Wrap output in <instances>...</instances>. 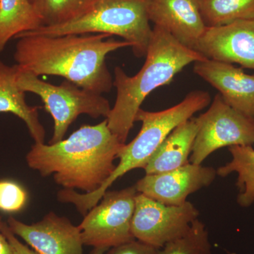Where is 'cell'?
<instances>
[{"instance_id":"cell-24","label":"cell","mask_w":254,"mask_h":254,"mask_svg":"<svg viewBox=\"0 0 254 254\" xmlns=\"http://www.w3.org/2000/svg\"><path fill=\"white\" fill-rule=\"evenodd\" d=\"M1 233L4 235L9 242L12 254H38L35 251L29 248L28 246L25 245L22 242L18 240L16 235L11 232L8 227L6 222L1 230Z\"/></svg>"},{"instance_id":"cell-25","label":"cell","mask_w":254,"mask_h":254,"mask_svg":"<svg viewBox=\"0 0 254 254\" xmlns=\"http://www.w3.org/2000/svg\"><path fill=\"white\" fill-rule=\"evenodd\" d=\"M0 254H12L9 242L1 232H0Z\"/></svg>"},{"instance_id":"cell-1","label":"cell","mask_w":254,"mask_h":254,"mask_svg":"<svg viewBox=\"0 0 254 254\" xmlns=\"http://www.w3.org/2000/svg\"><path fill=\"white\" fill-rule=\"evenodd\" d=\"M14 58L20 68L36 76H58L83 89L108 93L113 78L106 58L112 52L131 47L105 33L60 36H20Z\"/></svg>"},{"instance_id":"cell-12","label":"cell","mask_w":254,"mask_h":254,"mask_svg":"<svg viewBox=\"0 0 254 254\" xmlns=\"http://www.w3.org/2000/svg\"><path fill=\"white\" fill-rule=\"evenodd\" d=\"M195 51L206 59L254 70V18L207 28Z\"/></svg>"},{"instance_id":"cell-22","label":"cell","mask_w":254,"mask_h":254,"mask_svg":"<svg viewBox=\"0 0 254 254\" xmlns=\"http://www.w3.org/2000/svg\"><path fill=\"white\" fill-rule=\"evenodd\" d=\"M26 190L17 182L0 180V210L13 213L21 211L28 200Z\"/></svg>"},{"instance_id":"cell-16","label":"cell","mask_w":254,"mask_h":254,"mask_svg":"<svg viewBox=\"0 0 254 254\" xmlns=\"http://www.w3.org/2000/svg\"><path fill=\"white\" fill-rule=\"evenodd\" d=\"M198 128L196 118H191L177 127L148 160L143 169L145 175L171 171L190 163Z\"/></svg>"},{"instance_id":"cell-3","label":"cell","mask_w":254,"mask_h":254,"mask_svg":"<svg viewBox=\"0 0 254 254\" xmlns=\"http://www.w3.org/2000/svg\"><path fill=\"white\" fill-rule=\"evenodd\" d=\"M205 59L182 46L163 28L154 26L141 70L133 76H128L120 66L114 70L116 100L106 118L110 131L126 143L145 98L159 87L169 84L187 65Z\"/></svg>"},{"instance_id":"cell-28","label":"cell","mask_w":254,"mask_h":254,"mask_svg":"<svg viewBox=\"0 0 254 254\" xmlns=\"http://www.w3.org/2000/svg\"><path fill=\"white\" fill-rule=\"evenodd\" d=\"M4 224L5 222L3 221L2 219H1V217L0 216V232H1V230H2Z\"/></svg>"},{"instance_id":"cell-26","label":"cell","mask_w":254,"mask_h":254,"mask_svg":"<svg viewBox=\"0 0 254 254\" xmlns=\"http://www.w3.org/2000/svg\"><path fill=\"white\" fill-rule=\"evenodd\" d=\"M109 250L107 248H94V250L92 251L91 254H105V252Z\"/></svg>"},{"instance_id":"cell-8","label":"cell","mask_w":254,"mask_h":254,"mask_svg":"<svg viewBox=\"0 0 254 254\" xmlns=\"http://www.w3.org/2000/svg\"><path fill=\"white\" fill-rule=\"evenodd\" d=\"M196 120L198 128L190 163L201 165L209 155L224 147L254 144V120L227 105L220 93Z\"/></svg>"},{"instance_id":"cell-20","label":"cell","mask_w":254,"mask_h":254,"mask_svg":"<svg viewBox=\"0 0 254 254\" xmlns=\"http://www.w3.org/2000/svg\"><path fill=\"white\" fill-rule=\"evenodd\" d=\"M158 254H213L204 223L196 219L186 234L168 242Z\"/></svg>"},{"instance_id":"cell-11","label":"cell","mask_w":254,"mask_h":254,"mask_svg":"<svg viewBox=\"0 0 254 254\" xmlns=\"http://www.w3.org/2000/svg\"><path fill=\"white\" fill-rule=\"evenodd\" d=\"M217 175V170L212 167L190 163L171 171L145 175L135 188L162 204L180 206L186 203L189 195L210 186Z\"/></svg>"},{"instance_id":"cell-27","label":"cell","mask_w":254,"mask_h":254,"mask_svg":"<svg viewBox=\"0 0 254 254\" xmlns=\"http://www.w3.org/2000/svg\"><path fill=\"white\" fill-rule=\"evenodd\" d=\"M30 1H31V2L33 3V4H34L37 8H38V9H39L40 4H41V0H30Z\"/></svg>"},{"instance_id":"cell-9","label":"cell","mask_w":254,"mask_h":254,"mask_svg":"<svg viewBox=\"0 0 254 254\" xmlns=\"http://www.w3.org/2000/svg\"><path fill=\"white\" fill-rule=\"evenodd\" d=\"M198 216L199 211L190 202L180 206L166 205L138 192L131 232L136 240L160 250L186 234Z\"/></svg>"},{"instance_id":"cell-21","label":"cell","mask_w":254,"mask_h":254,"mask_svg":"<svg viewBox=\"0 0 254 254\" xmlns=\"http://www.w3.org/2000/svg\"><path fill=\"white\" fill-rule=\"evenodd\" d=\"M96 0H41L40 12L43 26L68 22L84 14Z\"/></svg>"},{"instance_id":"cell-10","label":"cell","mask_w":254,"mask_h":254,"mask_svg":"<svg viewBox=\"0 0 254 254\" xmlns=\"http://www.w3.org/2000/svg\"><path fill=\"white\" fill-rule=\"evenodd\" d=\"M6 224L14 235L22 239L38 254H83L78 227L53 212L31 225L14 217H9Z\"/></svg>"},{"instance_id":"cell-6","label":"cell","mask_w":254,"mask_h":254,"mask_svg":"<svg viewBox=\"0 0 254 254\" xmlns=\"http://www.w3.org/2000/svg\"><path fill=\"white\" fill-rule=\"evenodd\" d=\"M17 83L26 93L38 95L45 110L53 118L54 132L49 144L63 140L70 125L79 115L106 119L111 111L109 100L103 95L83 89L66 80L57 86L18 66Z\"/></svg>"},{"instance_id":"cell-4","label":"cell","mask_w":254,"mask_h":254,"mask_svg":"<svg viewBox=\"0 0 254 254\" xmlns=\"http://www.w3.org/2000/svg\"><path fill=\"white\" fill-rule=\"evenodd\" d=\"M208 92H190L179 104L163 111L149 112L140 108L135 122L142 126L136 138L125 145L118 155L120 161L111 176L92 193H80L74 190H66L63 193L64 203H72L81 215L99 203L108 188L118 179L134 169H144L152 155L180 124L193 118L195 113L204 109L210 103Z\"/></svg>"},{"instance_id":"cell-23","label":"cell","mask_w":254,"mask_h":254,"mask_svg":"<svg viewBox=\"0 0 254 254\" xmlns=\"http://www.w3.org/2000/svg\"><path fill=\"white\" fill-rule=\"evenodd\" d=\"M158 250L154 247L134 240L112 247L105 254H158Z\"/></svg>"},{"instance_id":"cell-18","label":"cell","mask_w":254,"mask_h":254,"mask_svg":"<svg viewBox=\"0 0 254 254\" xmlns=\"http://www.w3.org/2000/svg\"><path fill=\"white\" fill-rule=\"evenodd\" d=\"M229 151L231 161L220 167L217 175L225 177L237 173V203L242 207H250L254 203V149L252 145H232Z\"/></svg>"},{"instance_id":"cell-13","label":"cell","mask_w":254,"mask_h":254,"mask_svg":"<svg viewBox=\"0 0 254 254\" xmlns=\"http://www.w3.org/2000/svg\"><path fill=\"white\" fill-rule=\"evenodd\" d=\"M150 21L168 32L182 46L194 50L207 29L198 0H149Z\"/></svg>"},{"instance_id":"cell-17","label":"cell","mask_w":254,"mask_h":254,"mask_svg":"<svg viewBox=\"0 0 254 254\" xmlns=\"http://www.w3.org/2000/svg\"><path fill=\"white\" fill-rule=\"evenodd\" d=\"M42 26L43 16L30 0H0V53L10 40Z\"/></svg>"},{"instance_id":"cell-19","label":"cell","mask_w":254,"mask_h":254,"mask_svg":"<svg viewBox=\"0 0 254 254\" xmlns=\"http://www.w3.org/2000/svg\"><path fill=\"white\" fill-rule=\"evenodd\" d=\"M198 2L208 28L254 18V0H198Z\"/></svg>"},{"instance_id":"cell-2","label":"cell","mask_w":254,"mask_h":254,"mask_svg":"<svg viewBox=\"0 0 254 254\" xmlns=\"http://www.w3.org/2000/svg\"><path fill=\"white\" fill-rule=\"evenodd\" d=\"M125 144L110 131L105 119L93 126L83 125L58 143H35L26 160L30 168L43 177L53 175L64 188L92 193L111 176Z\"/></svg>"},{"instance_id":"cell-15","label":"cell","mask_w":254,"mask_h":254,"mask_svg":"<svg viewBox=\"0 0 254 254\" xmlns=\"http://www.w3.org/2000/svg\"><path fill=\"white\" fill-rule=\"evenodd\" d=\"M17 64H6L0 59V113H11L26 124L36 143H44L46 130L40 121L38 108L26 103V92L17 83Z\"/></svg>"},{"instance_id":"cell-14","label":"cell","mask_w":254,"mask_h":254,"mask_svg":"<svg viewBox=\"0 0 254 254\" xmlns=\"http://www.w3.org/2000/svg\"><path fill=\"white\" fill-rule=\"evenodd\" d=\"M193 72L216 88L224 101L254 120V74L232 64L205 59L195 62Z\"/></svg>"},{"instance_id":"cell-5","label":"cell","mask_w":254,"mask_h":254,"mask_svg":"<svg viewBox=\"0 0 254 254\" xmlns=\"http://www.w3.org/2000/svg\"><path fill=\"white\" fill-rule=\"evenodd\" d=\"M149 0H96L78 18L55 26H42L26 35L60 36L68 34L105 33L121 37L131 44L136 58H143L151 38L148 15Z\"/></svg>"},{"instance_id":"cell-7","label":"cell","mask_w":254,"mask_h":254,"mask_svg":"<svg viewBox=\"0 0 254 254\" xmlns=\"http://www.w3.org/2000/svg\"><path fill=\"white\" fill-rule=\"evenodd\" d=\"M138 193L135 186L105 192L100 203L90 210L78 225L83 245L107 248L136 240L131 222Z\"/></svg>"}]
</instances>
